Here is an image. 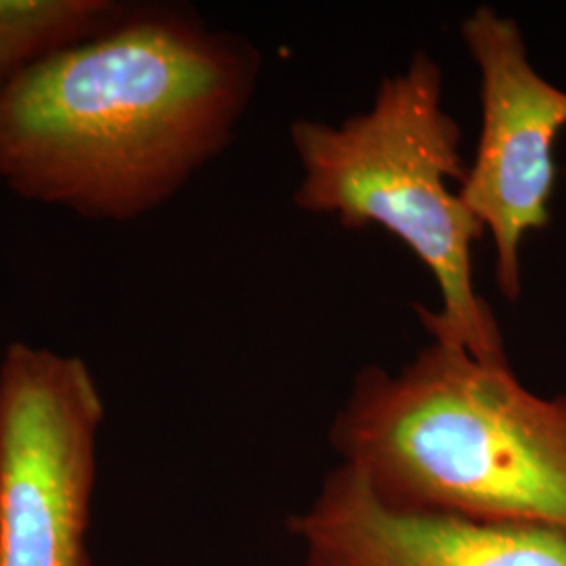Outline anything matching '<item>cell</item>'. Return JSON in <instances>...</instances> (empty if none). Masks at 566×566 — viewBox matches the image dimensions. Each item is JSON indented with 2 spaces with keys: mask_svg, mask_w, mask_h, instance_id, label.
<instances>
[{
  "mask_svg": "<svg viewBox=\"0 0 566 566\" xmlns=\"http://www.w3.org/2000/svg\"><path fill=\"white\" fill-rule=\"evenodd\" d=\"M105 405L88 365L11 343L0 359V566H93Z\"/></svg>",
  "mask_w": 566,
  "mask_h": 566,
  "instance_id": "cell-4",
  "label": "cell"
},
{
  "mask_svg": "<svg viewBox=\"0 0 566 566\" xmlns=\"http://www.w3.org/2000/svg\"><path fill=\"white\" fill-rule=\"evenodd\" d=\"M290 142L301 164L294 203L344 229L392 233L437 283L439 308L418 306L432 343L464 348L483 364H510L500 324L474 285V245L485 229L451 189V181L464 182L468 166L441 63L418 51L380 82L365 112L340 124L292 122Z\"/></svg>",
  "mask_w": 566,
  "mask_h": 566,
  "instance_id": "cell-3",
  "label": "cell"
},
{
  "mask_svg": "<svg viewBox=\"0 0 566 566\" xmlns=\"http://www.w3.org/2000/svg\"><path fill=\"white\" fill-rule=\"evenodd\" d=\"M259 51L191 9L128 11L0 91V181L32 202L133 221L233 139Z\"/></svg>",
  "mask_w": 566,
  "mask_h": 566,
  "instance_id": "cell-1",
  "label": "cell"
},
{
  "mask_svg": "<svg viewBox=\"0 0 566 566\" xmlns=\"http://www.w3.org/2000/svg\"><path fill=\"white\" fill-rule=\"evenodd\" d=\"M481 76V137L458 189L495 245V283L507 301L523 292L521 248L549 223L556 187L554 147L566 128V91L528 60L518 23L476 7L460 25Z\"/></svg>",
  "mask_w": 566,
  "mask_h": 566,
  "instance_id": "cell-5",
  "label": "cell"
},
{
  "mask_svg": "<svg viewBox=\"0 0 566 566\" xmlns=\"http://www.w3.org/2000/svg\"><path fill=\"white\" fill-rule=\"evenodd\" d=\"M329 443L390 506L566 528V395L510 364L430 343L395 371L367 365Z\"/></svg>",
  "mask_w": 566,
  "mask_h": 566,
  "instance_id": "cell-2",
  "label": "cell"
},
{
  "mask_svg": "<svg viewBox=\"0 0 566 566\" xmlns=\"http://www.w3.org/2000/svg\"><path fill=\"white\" fill-rule=\"evenodd\" d=\"M116 0H0V91L44 60L120 25Z\"/></svg>",
  "mask_w": 566,
  "mask_h": 566,
  "instance_id": "cell-7",
  "label": "cell"
},
{
  "mask_svg": "<svg viewBox=\"0 0 566 566\" xmlns=\"http://www.w3.org/2000/svg\"><path fill=\"white\" fill-rule=\"evenodd\" d=\"M290 535L303 566H566V528L390 506L344 464Z\"/></svg>",
  "mask_w": 566,
  "mask_h": 566,
  "instance_id": "cell-6",
  "label": "cell"
}]
</instances>
